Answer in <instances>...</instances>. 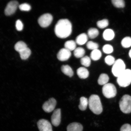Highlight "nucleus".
<instances>
[{
	"instance_id": "nucleus-1",
	"label": "nucleus",
	"mask_w": 131,
	"mask_h": 131,
	"mask_svg": "<svg viewBox=\"0 0 131 131\" xmlns=\"http://www.w3.org/2000/svg\"><path fill=\"white\" fill-rule=\"evenodd\" d=\"M72 24L67 19H62L59 20L56 25L54 29L56 35L61 39L69 37L72 33Z\"/></svg>"
},
{
	"instance_id": "nucleus-2",
	"label": "nucleus",
	"mask_w": 131,
	"mask_h": 131,
	"mask_svg": "<svg viewBox=\"0 0 131 131\" xmlns=\"http://www.w3.org/2000/svg\"><path fill=\"white\" fill-rule=\"evenodd\" d=\"M88 105L91 110L95 114H100L103 111V107L101 100L97 95L93 94L88 100Z\"/></svg>"
},
{
	"instance_id": "nucleus-3",
	"label": "nucleus",
	"mask_w": 131,
	"mask_h": 131,
	"mask_svg": "<svg viewBox=\"0 0 131 131\" xmlns=\"http://www.w3.org/2000/svg\"><path fill=\"white\" fill-rule=\"evenodd\" d=\"M119 85L122 87L128 86L131 83V70L126 69L117 79Z\"/></svg>"
},
{
	"instance_id": "nucleus-4",
	"label": "nucleus",
	"mask_w": 131,
	"mask_h": 131,
	"mask_svg": "<svg viewBox=\"0 0 131 131\" xmlns=\"http://www.w3.org/2000/svg\"><path fill=\"white\" fill-rule=\"evenodd\" d=\"M119 108L125 114L131 112V96L126 94L123 96L119 102Z\"/></svg>"
},
{
	"instance_id": "nucleus-5",
	"label": "nucleus",
	"mask_w": 131,
	"mask_h": 131,
	"mask_svg": "<svg viewBox=\"0 0 131 131\" xmlns=\"http://www.w3.org/2000/svg\"><path fill=\"white\" fill-rule=\"evenodd\" d=\"M126 65L121 59L116 60L115 62L112 69V73L114 76L118 77L126 69Z\"/></svg>"
},
{
	"instance_id": "nucleus-6",
	"label": "nucleus",
	"mask_w": 131,
	"mask_h": 131,
	"mask_svg": "<svg viewBox=\"0 0 131 131\" xmlns=\"http://www.w3.org/2000/svg\"><path fill=\"white\" fill-rule=\"evenodd\" d=\"M102 93L106 98H112L116 96L117 93V89L113 84L111 83H107L103 86Z\"/></svg>"
},
{
	"instance_id": "nucleus-7",
	"label": "nucleus",
	"mask_w": 131,
	"mask_h": 131,
	"mask_svg": "<svg viewBox=\"0 0 131 131\" xmlns=\"http://www.w3.org/2000/svg\"><path fill=\"white\" fill-rule=\"evenodd\" d=\"M53 20V17L51 14H46L42 15L38 19V23L41 27L46 28L51 24Z\"/></svg>"
},
{
	"instance_id": "nucleus-8",
	"label": "nucleus",
	"mask_w": 131,
	"mask_h": 131,
	"mask_svg": "<svg viewBox=\"0 0 131 131\" xmlns=\"http://www.w3.org/2000/svg\"><path fill=\"white\" fill-rule=\"evenodd\" d=\"M56 104V100L53 98H50L44 103L42 106V109L45 112L50 113L54 109Z\"/></svg>"
},
{
	"instance_id": "nucleus-9",
	"label": "nucleus",
	"mask_w": 131,
	"mask_h": 131,
	"mask_svg": "<svg viewBox=\"0 0 131 131\" xmlns=\"http://www.w3.org/2000/svg\"><path fill=\"white\" fill-rule=\"evenodd\" d=\"M19 4L16 1H11L7 4L5 10V14L6 16H10L16 12Z\"/></svg>"
},
{
	"instance_id": "nucleus-10",
	"label": "nucleus",
	"mask_w": 131,
	"mask_h": 131,
	"mask_svg": "<svg viewBox=\"0 0 131 131\" xmlns=\"http://www.w3.org/2000/svg\"><path fill=\"white\" fill-rule=\"evenodd\" d=\"M40 131H53L51 124L46 119H40L37 123Z\"/></svg>"
},
{
	"instance_id": "nucleus-11",
	"label": "nucleus",
	"mask_w": 131,
	"mask_h": 131,
	"mask_svg": "<svg viewBox=\"0 0 131 131\" xmlns=\"http://www.w3.org/2000/svg\"><path fill=\"white\" fill-rule=\"evenodd\" d=\"M71 56V52L65 48L60 49L57 54V58L61 61H67Z\"/></svg>"
},
{
	"instance_id": "nucleus-12",
	"label": "nucleus",
	"mask_w": 131,
	"mask_h": 131,
	"mask_svg": "<svg viewBox=\"0 0 131 131\" xmlns=\"http://www.w3.org/2000/svg\"><path fill=\"white\" fill-rule=\"evenodd\" d=\"M61 120V111L60 109H57L54 111L51 116L52 124L55 127L60 125Z\"/></svg>"
},
{
	"instance_id": "nucleus-13",
	"label": "nucleus",
	"mask_w": 131,
	"mask_h": 131,
	"mask_svg": "<svg viewBox=\"0 0 131 131\" xmlns=\"http://www.w3.org/2000/svg\"><path fill=\"white\" fill-rule=\"evenodd\" d=\"M67 130V131H82L83 127L79 123L74 122L68 126Z\"/></svg>"
},
{
	"instance_id": "nucleus-14",
	"label": "nucleus",
	"mask_w": 131,
	"mask_h": 131,
	"mask_svg": "<svg viewBox=\"0 0 131 131\" xmlns=\"http://www.w3.org/2000/svg\"><path fill=\"white\" fill-rule=\"evenodd\" d=\"M77 73L80 78L85 79L89 76V72L87 69L84 67H81L77 70Z\"/></svg>"
},
{
	"instance_id": "nucleus-15",
	"label": "nucleus",
	"mask_w": 131,
	"mask_h": 131,
	"mask_svg": "<svg viewBox=\"0 0 131 131\" xmlns=\"http://www.w3.org/2000/svg\"><path fill=\"white\" fill-rule=\"evenodd\" d=\"M88 35L85 33L80 34L76 37L75 42L79 45H84L88 41Z\"/></svg>"
},
{
	"instance_id": "nucleus-16",
	"label": "nucleus",
	"mask_w": 131,
	"mask_h": 131,
	"mask_svg": "<svg viewBox=\"0 0 131 131\" xmlns=\"http://www.w3.org/2000/svg\"><path fill=\"white\" fill-rule=\"evenodd\" d=\"M115 36L114 32L112 29H106L103 32V37L105 40L110 41L114 38Z\"/></svg>"
},
{
	"instance_id": "nucleus-17",
	"label": "nucleus",
	"mask_w": 131,
	"mask_h": 131,
	"mask_svg": "<svg viewBox=\"0 0 131 131\" xmlns=\"http://www.w3.org/2000/svg\"><path fill=\"white\" fill-rule=\"evenodd\" d=\"M62 72L70 77H71L73 75V72L69 65H63L61 67Z\"/></svg>"
},
{
	"instance_id": "nucleus-18",
	"label": "nucleus",
	"mask_w": 131,
	"mask_h": 131,
	"mask_svg": "<svg viewBox=\"0 0 131 131\" xmlns=\"http://www.w3.org/2000/svg\"><path fill=\"white\" fill-rule=\"evenodd\" d=\"M109 78L107 74L105 73L101 74L98 80V84L101 85H104L108 83Z\"/></svg>"
},
{
	"instance_id": "nucleus-19",
	"label": "nucleus",
	"mask_w": 131,
	"mask_h": 131,
	"mask_svg": "<svg viewBox=\"0 0 131 131\" xmlns=\"http://www.w3.org/2000/svg\"><path fill=\"white\" fill-rule=\"evenodd\" d=\"M102 56V53L100 50L96 49L91 52L90 57L92 60L94 61H97L100 59Z\"/></svg>"
},
{
	"instance_id": "nucleus-20",
	"label": "nucleus",
	"mask_w": 131,
	"mask_h": 131,
	"mask_svg": "<svg viewBox=\"0 0 131 131\" xmlns=\"http://www.w3.org/2000/svg\"><path fill=\"white\" fill-rule=\"evenodd\" d=\"M80 101L79 108L81 111L85 110L88 105V100L87 98L83 96L80 98Z\"/></svg>"
},
{
	"instance_id": "nucleus-21",
	"label": "nucleus",
	"mask_w": 131,
	"mask_h": 131,
	"mask_svg": "<svg viewBox=\"0 0 131 131\" xmlns=\"http://www.w3.org/2000/svg\"><path fill=\"white\" fill-rule=\"evenodd\" d=\"M76 43L73 40L67 41L64 44L65 48L71 51L76 48Z\"/></svg>"
},
{
	"instance_id": "nucleus-22",
	"label": "nucleus",
	"mask_w": 131,
	"mask_h": 131,
	"mask_svg": "<svg viewBox=\"0 0 131 131\" xmlns=\"http://www.w3.org/2000/svg\"><path fill=\"white\" fill-rule=\"evenodd\" d=\"M99 34V31L97 29L91 28L88 29V36L90 38L94 39L97 37Z\"/></svg>"
},
{
	"instance_id": "nucleus-23",
	"label": "nucleus",
	"mask_w": 131,
	"mask_h": 131,
	"mask_svg": "<svg viewBox=\"0 0 131 131\" xmlns=\"http://www.w3.org/2000/svg\"><path fill=\"white\" fill-rule=\"evenodd\" d=\"M85 53L84 49L81 47L76 48L74 51V55L77 58H82L84 57Z\"/></svg>"
},
{
	"instance_id": "nucleus-24",
	"label": "nucleus",
	"mask_w": 131,
	"mask_h": 131,
	"mask_svg": "<svg viewBox=\"0 0 131 131\" xmlns=\"http://www.w3.org/2000/svg\"><path fill=\"white\" fill-rule=\"evenodd\" d=\"M19 53L21 59L23 60H26L30 56L31 54V51L30 49L27 47L19 52Z\"/></svg>"
},
{
	"instance_id": "nucleus-25",
	"label": "nucleus",
	"mask_w": 131,
	"mask_h": 131,
	"mask_svg": "<svg viewBox=\"0 0 131 131\" xmlns=\"http://www.w3.org/2000/svg\"><path fill=\"white\" fill-rule=\"evenodd\" d=\"M27 47V46L26 43L21 41L17 42L15 46V49L19 53Z\"/></svg>"
},
{
	"instance_id": "nucleus-26",
	"label": "nucleus",
	"mask_w": 131,
	"mask_h": 131,
	"mask_svg": "<svg viewBox=\"0 0 131 131\" xmlns=\"http://www.w3.org/2000/svg\"><path fill=\"white\" fill-rule=\"evenodd\" d=\"M122 47L124 48H128L131 46V38L126 37L123 39L121 42Z\"/></svg>"
},
{
	"instance_id": "nucleus-27",
	"label": "nucleus",
	"mask_w": 131,
	"mask_h": 131,
	"mask_svg": "<svg viewBox=\"0 0 131 131\" xmlns=\"http://www.w3.org/2000/svg\"><path fill=\"white\" fill-rule=\"evenodd\" d=\"M81 63L82 65L86 67H89L91 64V58L88 56H84L81 58Z\"/></svg>"
},
{
	"instance_id": "nucleus-28",
	"label": "nucleus",
	"mask_w": 131,
	"mask_h": 131,
	"mask_svg": "<svg viewBox=\"0 0 131 131\" xmlns=\"http://www.w3.org/2000/svg\"><path fill=\"white\" fill-rule=\"evenodd\" d=\"M111 1L113 5L116 7L123 8L125 6V2L123 0H112Z\"/></svg>"
},
{
	"instance_id": "nucleus-29",
	"label": "nucleus",
	"mask_w": 131,
	"mask_h": 131,
	"mask_svg": "<svg viewBox=\"0 0 131 131\" xmlns=\"http://www.w3.org/2000/svg\"><path fill=\"white\" fill-rule=\"evenodd\" d=\"M109 25V21L107 19H103L97 22V27L100 29H104Z\"/></svg>"
},
{
	"instance_id": "nucleus-30",
	"label": "nucleus",
	"mask_w": 131,
	"mask_h": 131,
	"mask_svg": "<svg viewBox=\"0 0 131 131\" xmlns=\"http://www.w3.org/2000/svg\"><path fill=\"white\" fill-rule=\"evenodd\" d=\"M86 46L87 48L88 49L92 50L97 49L99 47L98 43L92 41H90L88 42Z\"/></svg>"
},
{
	"instance_id": "nucleus-31",
	"label": "nucleus",
	"mask_w": 131,
	"mask_h": 131,
	"mask_svg": "<svg viewBox=\"0 0 131 131\" xmlns=\"http://www.w3.org/2000/svg\"><path fill=\"white\" fill-rule=\"evenodd\" d=\"M103 50L105 53L110 54L113 51L114 49L112 46L110 45H106L103 46Z\"/></svg>"
},
{
	"instance_id": "nucleus-32",
	"label": "nucleus",
	"mask_w": 131,
	"mask_h": 131,
	"mask_svg": "<svg viewBox=\"0 0 131 131\" xmlns=\"http://www.w3.org/2000/svg\"><path fill=\"white\" fill-rule=\"evenodd\" d=\"M105 61L106 64L109 66H111L113 65L115 61L113 57L109 55L105 57Z\"/></svg>"
},
{
	"instance_id": "nucleus-33",
	"label": "nucleus",
	"mask_w": 131,
	"mask_h": 131,
	"mask_svg": "<svg viewBox=\"0 0 131 131\" xmlns=\"http://www.w3.org/2000/svg\"><path fill=\"white\" fill-rule=\"evenodd\" d=\"M19 9L22 11H28L31 9V7L30 5L26 3L19 5Z\"/></svg>"
},
{
	"instance_id": "nucleus-34",
	"label": "nucleus",
	"mask_w": 131,
	"mask_h": 131,
	"mask_svg": "<svg viewBox=\"0 0 131 131\" xmlns=\"http://www.w3.org/2000/svg\"><path fill=\"white\" fill-rule=\"evenodd\" d=\"M16 27L18 31H21L23 29L24 25L23 23L20 20L16 21Z\"/></svg>"
},
{
	"instance_id": "nucleus-35",
	"label": "nucleus",
	"mask_w": 131,
	"mask_h": 131,
	"mask_svg": "<svg viewBox=\"0 0 131 131\" xmlns=\"http://www.w3.org/2000/svg\"><path fill=\"white\" fill-rule=\"evenodd\" d=\"M120 131H131V126L129 124H125L122 126Z\"/></svg>"
},
{
	"instance_id": "nucleus-36",
	"label": "nucleus",
	"mask_w": 131,
	"mask_h": 131,
	"mask_svg": "<svg viewBox=\"0 0 131 131\" xmlns=\"http://www.w3.org/2000/svg\"><path fill=\"white\" fill-rule=\"evenodd\" d=\"M129 57H130V58H131V49L129 51Z\"/></svg>"
}]
</instances>
